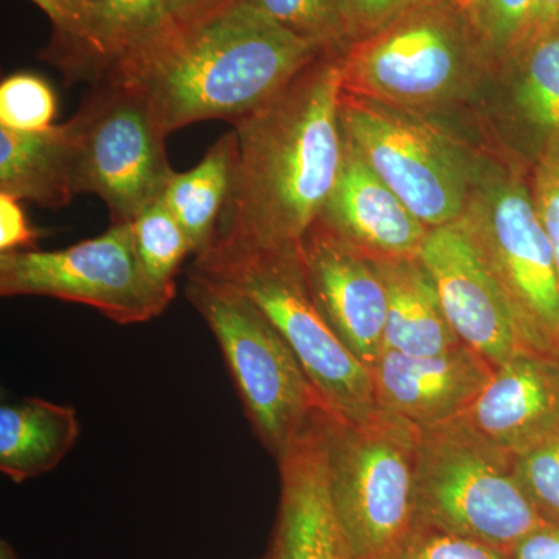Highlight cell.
<instances>
[{
	"instance_id": "6da1fadb",
	"label": "cell",
	"mask_w": 559,
	"mask_h": 559,
	"mask_svg": "<svg viewBox=\"0 0 559 559\" xmlns=\"http://www.w3.org/2000/svg\"><path fill=\"white\" fill-rule=\"evenodd\" d=\"M342 53L320 55L277 97L235 121L237 168L215 240L299 245L320 218L345 157Z\"/></svg>"
},
{
	"instance_id": "7a4b0ae2",
	"label": "cell",
	"mask_w": 559,
	"mask_h": 559,
	"mask_svg": "<svg viewBox=\"0 0 559 559\" xmlns=\"http://www.w3.org/2000/svg\"><path fill=\"white\" fill-rule=\"evenodd\" d=\"M325 53L248 0L180 28L132 79L168 135L202 120L235 121L277 97Z\"/></svg>"
},
{
	"instance_id": "3957f363",
	"label": "cell",
	"mask_w": 559,
	"mask_h": 559,
	"mask_svg": "<svg viewBox=\"0 0 559 559\" xmlns=\"http://www.w3.org/2000/svg\"><path fill=\"white\" fill-rule=\"evenodd\" d=\"M191 270L237 289L288 342L331 414L366 421L380 412L373 374L337 337L308 285L299 245L215 240Z\"/></svg>"
},
{
	"instance_id": "277c9868",
	"label": "cell",
	"mask_w": 559,
	"mask_h": 559,
	"mask_svg": "<svg viewBox=\"0 0 559 559\" xmlns=\"http://www.w3.org/2000/svg\"><path fill=\"white\" fill-rule=\"evenodd\" d=\"M417 521L510 550L547 521L522 487L516 457L463 415L419 429Z\"/></svg>"
},
{
	"instance_id": "5b68a950",
	"label": "cell",
	"mask_w": 559,
	"mask_h": 559,
	"mask_svg": "<svg viewBox=\"0 0 559 559\" xmlns=\"http://www.w3.org/2000/svg\"><path fill=\"white\" fill-rule=\"evenodd\" d=\"M320 429L334 509L353 559H396L417 522L419 429L381 409L366 421L326 411Z\"/></svg>"
},
{
	"instance_id": "8992f818",
	"label": "cell",
	"mask_w": 559,
	"mask_h": 559,
	"mask_svg": "<svg viewBox=\"0 0 559 559\" xmlns=\"http://www.w3.org/2000/svg\"><path fill=\"white\" fill-rule=\"evenodd\" d=\"M186 296L215 334L257 437L278 460L329 411L318 390L248 297L191 267Z\"/></svg>"
},
{
	"instance_id": "52a82bcc",
	"label": "cell",
	"mask_w": 559,
	"mask_h": 559,
	"mask_svg": "<svg viewBox=\"0 0 559 559\" xmlns=\"http://www.w3.org/2000/svg\"><path fill=\"white\" fill-rule=\"evenodd\" d=\"M465 10L433 0L342 53L345 94L396 108L452 100L491 64Z\"/></svg>"
},
{
	"instance_id": "ba28073f",
	"label": "cell",
	"mask_w": 559,
	"mask_h": 559,
	"mask_svg": "<svg viewBox=\"0 0 559 559\" xmlns=\"http://www.w3.org/2000/svg\"><path fill=\"white\" fill-rule=\"evenodd\" d=\"M70 123L76 194H97L112 224L132 223L164 197L176 173L165 150L168 134L138 86L95 84Z\"/></svg>"
},
{
	"instance_id": "9c48e42d",
	"label": "cell",
	"mask_w": 559,
	"mask_h": 559,
	"mask_svg": "<svg viewBox=\"0 0 559 559\" xmlns=\"http://www.w3.org/2000/svg\"><path fill=\"white\" fill-rule=\"evenodd\" d=\"M345 135L428 229L466 215L474 176L457 143L403 108L342 94Z\"/></svg>"
},
{
	"instance_id": "30bf717a",
	"label": "cell",
	"mask_w": 559,
	"mask_h": 559,
	"mask_svg": "<svg viewBox=\"0 0 559 559\" xmlns=\"http://www.w3.org/2000/svg\"><path fill=\"white\" fill-rule=\"evenodd\" d=\"M0 294L75 301L131 325L162 314L176 290L150 277L130 224H112L105 234L66 249L0 253Z\"/></svg>"
},
{
	"instance_id": "8fae6325",
	"label": "cell",
	"mask_w": 559,
	"mask_h": 559,
	"mask_svg": "<svg viewBox=\"0 0 559 559\" xmlns=\"http://www.w3.org/2000/svg\"><path fill=\"white\" fill-rule=\"evenodd\" d=\"M465 218L513 305L525 344L559 355V274L532 187L503 173L476 178Z\"/></svg>"
},
{
	"instance_id": "7c38bea8",
	"label": "cell",
	"mask_w": 559,
	"mask_h": 559,
	"mask_svg": "<svg viewBox=\"0 0 559 559\" xmlns=\"http://www.w3.org/2000/svg\"><path fill=\"white\" fill-rule=\"evenodd\" d=\"M418 259L455 336L492 369L528 348L513 305L465 216L430 229Z\"/></svg>"
},
{
	"instance_id": "4fadbf2b",
	"label": "cell",
	"mask_w": 559,
	"mask_h": 559,
	"mask_svg": "<svg viewBox=\"0 0 559 559\" xmlns=\"http://www.w3.org/2000/svg\"><path fill=\"white\" fill-rule=\"evenodd\" d=\"M308 285L345 347L371 370L384 349L388 293L371 257L316 221L300 241Z\"/></svg>"
},
{
	"instance_id": "5bb4252c",
	"label": "cell",
	"mask_w": 559,
	"mask_h": 559,
	"mask_svg": "<svg viewBox=\"0 0 559 559\" xmlns=\"http://www.w3.org/2000/svg\"><path fill=\"white\" fill-rule=\"evenodd\" d=\"M479 353L460 345L436 356L382 349L371 367L378 407L426 429L463 417L491 377Z\"/></svg>"
},
{
	"instance_id": "9a60e30c",
	"label": "cell",
	"mask_w": 559,
	"mask_h": 559,
	"mask_svg": "<svg viewBox=\"0 0 559 559\" xmlns=\"http://www.w3.org/2000/svg\"><path fill=\"white\" fill-rule=\"evenodd\" d=\"M323 415L277 460L282 491L267 559H353L331 496Z\"/></svg>"
},
{
	"instance_id": "2e32d148",
	"label": "cell",
	"mask_w": 559,
	"mask_h": 559,
	"mask_svg": "<svg viewBox=\"0 0 559 559\" xmlns=\"http://www.w3.org/2000/svg\"><path fill=\"white\" fill-rule=\"evenodd\" d=\"M465 417L514 457L557 432L558 353L522 348L492 370Z\"/></svg>"
},
{
	"instance_id": "e0dca14e",
	"label": "cell",
	"mask_w": 559,
	"mask_h": 559,
	"mask_svg": "<svg viewBox=\"0 0 559 559\" xmlns=\"http://www.w3.org/2000/svg\"><path fill=\"white\" fill-rule=\"evenodd\" d=\"M83 35L60 69L91 83L128 81L180 32L164 0H80Z\"/></svg>"
},
{
	"instance_id": "ac0fdd59",
	"label": "cell",
	"mask_w": 559,
	"mask_h": 559,
	"mask_svg": "<svg viewBox=\"0 0 559 559\" xmlns=\"http://www.w3.org/2000/svg\"><path fill=\"white\" fill-rule=\"evenodd\" d=\"M320 219L373 259L417 257L429 231L371 170L347 135L340 179Z\"/></svg>"
},
{
	"instance_id": "d6986e66",
	"label": "cell",
	"mask_w": 559,
	"mask_h": 559,
	"mask_svg": "<svg viewBox=\"0 0 559 559\" xmlns=\"http://www.w3.org/2000/svg\"><path fill=\"white\" fill-rule=\"evenodd\" d=\"M0 193L49 210L70 204L76 194L70 120L40 131L0 127Z\"/></svg>"
},
{
	"instance_id": "ffe728a7",
	"label": "cell",
	"mask_w": 559,
	"mask_h": 559,
	"mask_svg": "<svg viewBox=\"0 0 559 559\" xmlns=\"http://www.w3.org/2000/svg\"><path fill=\"white\" fill-rule=\"evenodd\" d=\"M373 260L388 293L384 348L407 356H436L463 345L418 255Z\"/></svg>"
},
{
	"instance_id": "44dd1931",
	"label": "cell",
	"mask_w": 559,
	"mask_h": 559,
	"mask_svg": "<svg viewBox=\"0 0 559 559\" xmlns=\"http://www.w3.org/2000/svg\"><path fill=\"white\" fill-rule=\"evenodd\" d=\"M80 437L73 407L24 399L0 407V471L21 484L49 473Z\"/></svg>"
},
{
	"instance_id": "7402d4cb",
	"label": "cell",
	"mask_w": 559,
	"mask_h": 559,
	"mask_svg": "<svg viewBox=\"0 0 559 559\" xmlns=\"http://www.w3.org/2000/svg\"><path fill=\"white\" fill-rule=\"evenodd\" d=\"M237 160V132H227L210 146L193 170L175 173L162 197L186 230L194 257L215 240L229 202Z\"/></svg>"
},
{
	"instance_id": "603a6c76",
	"label": "cell",
	"mask_w": 559,
	"mask_h": 559,
	"mask_svg": "<svg viewBox=\"0 0 559 559\" xmlns=\"http://www.w3.org/2000/svg\"><path fill=\"white\" fill-rule=\"evenodd\" d=\"M507 64L514 108L538 145V157L559 148V27L530 38Z\"/></svg>"
},
{
	"instance_id": "cb8c5ba5",
	"label": "cell",
	"mask_w": 559,
	"mask_h": 559,
	"mask_svg": "<svg viewBox=\"0 0 559 559\" xmlns=\"http://www.w3.org/2000/svg\"><path fill=\"white\" fill-rule=\"evenodd\" d=\"M130 226L139 259L150 277L157 285L176 290V275L191 253V246L171 210L160 198L143 210Z\"/></svg>"
},
{
	"instance_id": "d4e9b609",
	"label": "cell",
	"mask_w": 559,
	"mask_h": 559,
	"mask_svg": "<svg viewBox=\"0 0 559 559\" xmlns=\"http://www.w3.org/2000/svg\"><path fill=\"white\" fill-rule=\"evenodd\" d=\"M261 13L322 51L352 46L344 0H248Z\"/></svg>"
},
{
	"instance_id": "484cf974",
	"label": "cell",
	"mask_w": 559,
	"mask_h": 559,
	"mask_svg": "<svg viewBox=\"0 0 559 559\" xmlns=\"http://www.w3.org/2000/svg\"><path fill=\"white\" fill-rule=\"evenodd\" d=\"M533 0H471L466 16L492 62H507L528 39Z\"/></svg>"
},
{
	"instance_id": "4316f807",
	"label": "cell",
	"mask_w": 559,
	"mask_h": 559,
	"mask_svg": "<svg viewBox=\"0 0 559 559\" xmlns=\"http://www.w3.org/2000/svg\"><path fill=\"white\" fill-rule=\"evenodd\" d=\"M57 95L35 73L17 72L0 84V127L16 131H40L53 124Z\"/></svg>"
},
{
	"instance_id": "83f0119b",
	"label": "cell",
	"mask_w": 559,
	"mask_h": 559,
	"mask_svg": "<svg viewBox=\"0 0 559 559\" xmlns=\"http://www.w3.org/2000/svg\"><path fill=\"white\" fill-rule=\"evenodd\" d=\"M522 487L547 522H559V429L516 457Z\"/></svg>"
},
{
	"instance_id": "f1b7e54d",
	"label": "cell",
	"mask_w": 559,
	"mask_h": 559,
	"mask_svg": "<svg viewBox=\"0 0 559 559\" xmlns=\"http://www.w3.org/2000/svg\"><path fill=\"white\" fill-rule=\"evenodd\" d=\"M396 559H510V555L480 540L417 521Z\"/></svg>"
},
{
	"instance_id": "f546056e",
	"label": "cell",
	"mask_w": 559,
	"mask_h": 559,
	"mask_svg": "<svg viewBox=\"0 0 559 559\" xmlns=\"http://www.w3.org/2000/svg\"><path fill=\"white\" fill-rule=\"evenodd\" d=\"M532 194L559 274V148L546 151L536 159Z\"/></svg>"
},
{
	"instance_id": "4dcf8cb0",
	"label": "cell",
	"mask_w": 559,
	"mask_h": 559,
	"mask_svg": "<svg viewBox=\"0 0 559 559\" xmlns=\"http://www.w3.org/2000/svg\"><path fill=\"white\" fill-rule=\"evenodd\" d=\"M51 22L53 36L44 50V58L60 66L79 47L83 35V13L80 0H31Z\"/></svg>"
},
{
	"instance_id": "1f68e13d",
	"label": "cell",
	"mask_w": 559,
	"mask_h": 559,
	"mask_svg": "<svg viewBox=\"0 0 559 559\" xmlns=\"http://www.w3.org/2000/svg\"><path fill=\"white\" fill-rule=\"evenodd\" d=\"M433 0H344L352 44L388 27L404 14Z\"/></svg>"
},
{
	"instance_id": "d6a6232c",
	"label": "cell",
	"mask_w": 559,
	"mask_h": 559,
	"mask_svg": "<svg viewBox=\"0 0 559 559\" xmlns=\"http://www.w3.org/2000/svg\"><path fill=\"white\" fill-rule=\"evenodd\" d=\"M39 231L33 229L21 201L0 193V253L36 249Z\"/></svg>"
},
{
	"instance_id": "836d02e7",
	"label": "cell",
	"mask_w": 559,
	"mask_h": 559,
	"mask_svg": "<svg viewBox=\"0 0 559 559\" xmlns=\"http://www.w3.org/2000/svg\"><path fill=\"white\" fill-rule=\"evenodd\" d=\"M510 559H559V522H547L510 550Z\"/></svg>"
},
{
	"instance_id": "e575fe53",
	"label": "cell",
	"mask_w": 559,
	"mask_h": 559,
	"mask_svg": "<svg viewBox=\"0 0 559 559\" xmlns=\"http://www.w3.org/2000/svg\"><path fill=\"white\" fill-rule=\"evenodd\" d=\"M240 0H164L179 28L193 27Z\"/></svg>"
},
{
	"instance_id": "d590c367",
	"label": "cell",
	"mask_w": 559,
	"mask_h": 559,
	"mask_svg": "<svg viewBox=\"0 0 559 559\" xmlns=\"http://www.w3.org/2000/svg\"><path fill=\"white\" fill-rule=\"evenodd\" d=\"M557 27H559V0H533L528 39Z\"/></svg>"
},
{
	"instance_id": "8d00e7d4",
	"label": "cell",
	"mask_w": 559,
	"mask_h": 559,
	"mask_svg": "<svg viewBox=\"0 0 559 559\" xmlns=\"http://www.w3.org/2000/svg\"><path fill=\"white\" fill-rule=\"evenodd\" d=\"M0 559H20L17 558L16 551H14L11 544L7 543V540H2L0 543Z\"/></svg>"
},
{
	"instance_id": "74e56055",
	"label": "cell",
	"mask_w": 559,
	"mask_h": 559,
	"mask_svg": "<svg viewBox=\"0 0 559 559\" xmlns=\"http://www.w3.org/2000/svg\"><path fill=\"white\" fill-rule=\"evenodd\" d=\"M452 3H455V5L460 7V9L465 10L466 7L469 5L471 0H451Z\"/></svg>"
},
{
	"instance_id": "f35d334b",
	"label": "cell",
	"mask_w": 559,
	"mask_h": 559,
	"mask_svg": "<svg viewBox=\"0 0 559 559\" xmlns=\"http://www.w3.org/2000/svg\"><path fill=\"white\" fill-rule=\"evenodd\" d=\"M261 559H267V558H266V557H264V558H261Z\"/></svg>"
}]
</instances>
